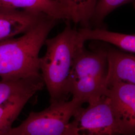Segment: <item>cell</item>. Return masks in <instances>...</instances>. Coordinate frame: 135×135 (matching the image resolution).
<instances>
[{
  "label": "cell",
  "mask_w": 135,
  "mask_h": 135,
  "mask_svg": "<svg viewBox=\"0 0 135 135\" xmlns=\"http://www.w3.org/2000/svg\"><path fill=\"white\" fill-rule=\"evenodd\" d=\"M58 20L45 16L18 38L0 42V77L16 80L41 76L39 53Z\"/></svg>",
  "instance_id": "obj_1"
},
{
  "label": "cell",
  "mask_w": 135,
  "mask_h": 135,
  "mask_svg": "<svg viewBox=\"0 0 135 135\" xmlns=\"http://www.w3.org/2000/svg\"><path fill=\"white\" fill-rule=\"evenodd\" d=\"M77 30L68 25L56 37L45 42L47 50L40 58V71L48 91L50 103L66 101L70 93V75L78 48L83 45Z\"/></svg>",
  "instance_id": "obj_2"
},
{
  "label": "cell",
  "mask_w": 135,
  "mask_h": 135,
  "mask_svg": "<svg viewBox=\"0 0 135 135\" xmlns=\"http://www.w3.org/2000/svg\"><path fill=\"white\" fill-rule=\"evenodd\" d=\"M82 105L73 99L50 103L43 111L31 112L5 135H66L70 119Z\"/></svg>",
  "instance_id": "obj_3"
},
{
  "label": "cell",
  "mask_w": 135,
  "mask_h": 135,
  "mask_svg": "<svg viewBox=\"0 0 135 135\" xmlns=\"http://www.w3.org/2000/svg\"><path fill=\"white\" fill-rule=\"evenodd\" d=\"M88 104L76 111L66 135H121L108 97Z\"/></svg>",
  "instance_id": "obj_4"
},
{
  "label": "cell",
  "mask_w": 135,
  "mask_h": 135,
  "mask_svg": "<svg viewBox=\"0 0 135 135\" xmlns=\"http://www.w3.org/2000/svg\"><path fill=\"white\" fill-rule=\"evenodd\" d=\"M121 135H134L135 84L119 83L108 87L107 96Z\"/></svg>",
  "instance_id": "obj_5"
},
{
  "label": "cell",
  "mask_w": 135,
  "mask_h": 135,
  "mask_svg": "<svg viewBox=\"0 0 135 135\" xmlns=\"http://www.w3.org/2000/svg\"><path fill=\"white\" fill-rule=\"evenodd\" d=\"M107 71L106 49L88 51L84 45L77 50L70 75L71 82L84 78H106Z\"/></svg>",
  "instance_id": "obj_6"
},
{
  "label": "cell",
  "mask_w": 135,
  "mask_h": 135,
  "mask_svg": "<svg viewBox=\"0 0 135 135\" xmlns=\"http://www.w3.org/2000/svg\"><path fill=\"white\" fill-rule=\"evenodd\" d=\"M46 15L0 7V42L24 34Z\"/></svg>",
  "instance_id": "obj_7"
},
{
  "label": "cell",
  "mask_w": 135,
  "mask_h": 135,
  "mask_svg": "<svg viewBox=\"0 0 135 135\" xmlns=\"http://www.w3.org/2000/svg\"><path fill=\"white\" fill-rule=\"evenodd\" d=\"M106 82L108 88L119 83L135 84L134 54L108 48L106 49Z\"/></svg>",
  "instance_id": "obj_8"
},
{
  "label": "cell",
  "mask_w": 135,
  "mask_h": 135,
  "mask_svg": "<svg viewBox=\"0 0 135 135\" xmlns=\"http://www.w3.org/2000/svg\"><path fill=\"white\" fill-rule=\"evenodd\" d=\"M78 40L84 44L89 40H95L111 44L121 50L130 53H135V35L111 32L99 28L92 29L82 28L77 31Z\"/></svg>",
  "instance_id": "obj_9"
},
{
  "label": "cell",
  "mask_w": 135,
  "mask_h": 135,
  "mask_svg": "<svg viewBox=\"0 0 135 135\" xmlns=\"http://www.w3.org/2000/svg\"><path fill=\"white\" fill-rule=\"evenodd\" d=\"M0 7L39 13L58 21H70L66 11L56 0H0Z\"/></svg>",
  "instance_id": "obj_10"
},
{
  "label": "cell",
  "mask_w": 135,
  "mask_h": 135,
  "mask_svg": "<svg viewBox=\"0 0 135 135\" xmlns=\"http://www.w3.org/2000/svg\"><path fill=\"white\" fill-rule=\"evenodd\" d=\"M42 76L16 80L0 81V104L17 97L34 95L43 89Z\"/></svg>",
  "instance_id": "obj_11"
},
{
  "label": "cell",
  "mask_w": 135,
  "mask_h": 135,
  "mask_svg": "<svg viewBox=\"0 0 135 135\" xmlns=\"http://www.w3.org/2000/svg\"><path fill=\"white\" fill-rule=\"evenodd\" d=\"M70 17V21L89 28L98 0H56Z\"/></svg>",
  "instance_id": "obj_12"
},
{
  "label": "cell",
  "mask_w": 135,
  "mask_h": 135,
  "mask_svg": "<svg viewBox=\"0 0 135 135\" xmlns=\"http://www.w3.org/2000/svg\"><path fill=\"white\" fill-rule=\"evenodd\" d=\"M31 95L15 97L0 104V135H5L12 128Z\"/></svg>",
  "instance_id": "obj_13"
},
{
  "label": "cell",
  "mask_w": 135,
  "mask_h": 135,
  "mask_svg": "<svg viewBox=\"0 0 135 135\" xmlns=\"http://www.w3.org/2000/svg\"><path fill=\"white\" fill-rule=\"evenodd\" d=\"M134 0H98L91 22L101 25L107 15L117 8Z\"/></svg>",
  "instance_id": "obj_14"
}]
</instances>
